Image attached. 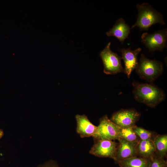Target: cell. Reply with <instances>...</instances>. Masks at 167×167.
I'll list each match as a JSON object with an SVG mask.
<instances>
[{
  "instance_id": "obj_1",
  "label": "cell",
  "mask_w": 167,
  "mask_h": 167,
  "mask_svg": "<svg viewBox=\"0 0 167 167\" xmlns=\"http://www.w3.org/2000/svg\"><path fill=\"white\" fill-rule=\"evenodd\" d=\"M132 85L134 87L133 92L135 100L150 107H155L165 98L164 91L152 83H141L134 82Z\"/></svg>"
},
{
  "instance_id": "obj_2",
  "label": "cell",
  "mask_w": 167,
  "mask_h": 167,
  "mask_svg": "<svg viewBox=\"0 0 167 167\" xmlns=\"http://www.w3.org/2000/svg\"><path fill=\"white\" fill-rule=\"evenodd\" d=\"M138 14L136 22L131 29L138 27L140 31H148L151 26L156 24H165L162 14L153 8L149 4L144 2L137 4Z\"/></svg>"
},
{
  "instance_id": "obj_3",
  "label": "cell",
  "mask_w": 167,
  "mask_h": 167,
  "mask_svg": "<svg viewBox=\"0 0 167 167\" xmlns=\"http://www.w3.org/2000/svg\"><path fill=\"white\" fill-rule=\"evenodd\" d=\"M135 70L141 79L152 83L162 74L163 67L161 62L149 59L144 54H142Z\"/></svg>"
},
{
  "instance_id": "obj_4",
  "label": "cell",
  "mask_w": 167,
  "mask_h": 167,
  "mask_svg": "<svg viewBox=\"0 0 167 167\" xmlns=\"http://www.w3.org/2000/svg\"><path fill=\"white\" fill-rule=\"evenodd\" d=\"M111 42H109L101 51L100 55L104 66V72L107 75H114L123 72L121 57L110 49Z\"/></svg>"
},
{
  "instance_id": "obj_5",
  "label": "cell",
  "mask_w": 167,
  "mask_h": 167,
  "mask_svg": "<svg viewBox=\"0 0 167 167\" xmlns=\"http://www.w3.org/2000/svg\"><path fill=\"white\" fill-rule=\"evenodd\" d=\"M141 38V42L149 51H163L166 47L167 29L158 30L152 34L144 32Z\"/></svg>"
},
{
  "instance_id": "obj_6",
  "label": "cell",
  "mask_w": 167,
  "mask_h": 167,
  "mask_svg": "<svg viewBox=\"0 0 167 167\" xmlns=\"http://www.w3.org/2000/svg\"><path fill=\"white\" fill-rule=\"evenodd\" d=\"M140 116V113L134 109H121L113 113L110 119L119 126L132 128Z\"/></svg>"
},
{
  "instance_id": "obj_7",
  "label": "cell",
  "mask_w": 167,
  "mask_h": 167,
  "mask_svg": "<svg viewBox=\"0 0 167 167\" xmlns=\"http://www.w3.org/2000/svg\"><path fill=\"white\" fill-rule=\"evenodd\" d=\"M93 138L94 140H118V126L109 119L107 115L104 116L99 119L97 132Z\"/></svg>"
},
{
  "instance_id": "obj_8",
  "label": "cell",
  "mask_w": 167,
  "mask_h": 167,
  "mask_svg": "<svg viewBox=\"0 0 167 167\" xmlns=\"http://www.w3.org/2000/svg\"><path fill=\"white\" fill-rule=\"evenodd\" d=\"M94 143L89 153L99 157H108L114 159L118 143L112 140H94Z\"/></svg>"
},
{
  "instance_id": "obj_9",
  "label": "cell",
  "mask_w": 167,
  "mask_h": 167,
  "mask_svg": "<svg viewBox=\"0 0 167 167\" xmlns=\"http://www.w3.org/2000/svg\"><path fill=\"white\" fill-rule=\"evenodd\" d=\"M114 160L116 163L121 161L137 156L136 147L138 142H130L119 139Z\"/></svg>"
},
{
  "instance_id": "obj_10",
  "label": "cell",
  "mask_w": 167,
  "mask_h": 167,
  "mask_svg": "<svg viewBox=\"0 0 167 167\" xmlns=\"http://www.w3.org/2000/svg\"><path fill=\"white\" fill-rule=\"evenodd\" d=\"M141 50V49L140 48L132 50L131 47L126 49L123 48L120 50L122 59H123L125 65L123 72L128 78L138 65V55Z\"/></svg>"
},
{
  "instance_id": "obj_11",
  "label": "cell",
  "mask_w": 167,
  "mask_h": 167,
  "mask_svg": "<svg viewBox=\"0 0 167 167\" xmlns=\"http://www.w3.org/2000/svg\"><path fill=\"white\" fill-rule=\"evenodd\" d=\"M77 123L76 131L82 138L91 136L96 134L97 126L93 124L85 114H77L75 116Z\"/></svg>"
},
{
  "instance_id": "obj_12",
  "label": "cell",
  "mask_w": 167,
  "mask_h": 167,
  "mask_svg": "<svg viewBox=\"0 0 167 167\" xmlns=\"http://www.w3.org/2000/svg\"><path fill=\"white\" fill-rule=\"evenodd\" d=\"M130 29L124 19L121 18L117 20L113 28L106 32V34L109 36L115 37L122 44L130 33Z\"/></svg>"
},
{
  "instance_id": "obj_13",
  "label": "cell",
  "mask_w": 167,
  "mask_h": 167,
  "mask_svg": "<svg viewBox=\"0 0 167 167\" xmlns=\"http://www.w3.org/2000/svg\"><path fill=\"white\" fill-rule=\"evenodd\" d=\"M138 156L150 158L155 154L153 141L151 140H140L136 147Z\"/></svg>"
},
{
  "instance_id": "obj_14",
  "label": "cell",
  "mask_w": 167,
  "mask_h": 167,
  "mask_svg": "<svg viewBox=\"0 0 167 167\" xmlns=\"http://www.w3.org/2000/svg\"><path fill=\"white\" fill-rule=\"evenodd\" d=\"M150 158L135 156L121 161L117 164L120 167H149Z\"/></svg>"
},
{
  "instance_id": "obj_15",
  "label": "cell",
  "mask_w": 167,
  "mask_h": 167,
  "mask_svg": "<svg viewBox=\"0 0 167 167\" xmlns=\"http://www.w3.org/2000/svg\"><path fill=\"white\" fill-rule=\"evenodd\" d=\"M156 154L159 157L165 159L167 153V135H157L153 140Z\"/></svg>"
},
{
  "instance_id": "obj_16",
  "label": "cell",
  "mask_w": 167,
  "mask_h": 167,
  "mask_svg": "<svg viewBox=\"0 0 167 167\" xmlns=\"http://www.w3.org/2000/svg\"><path fill=\"white\" fill-rule=\"evenodd\" d=\"M118 128L119 139L130 142H139L140 140L132 128L120 127L118 126Z\"/></svg>"
},
{
  "instance_id": "obj_17",
  "label": "cell",
  "mask_w": 167,
  "mask_h": 167,
  "mask_svg": "<svg viewBox=\"0 0 167 167\" xmlns=\"http://www.w3.org/2000/svg\"><path fill=\"white\" fill-rule=\"evenodd\" d=\"M134 131L137 135L140 140H153L155 139L157 133L154 131L146 130L141 127L135 125L132 128Z\"/></svg>"
},
{
  "instance_id": "obj_18",
  "label": "cell",
  "mask_w": 167,
  "mask_h": 167,
  "mask_svg": "<svg viewBox=\"0 0 167 167\" xmlns=\"http://www.w3.org/2000/svg\"><path fill=\"white\" fill-rule=\"evenodd\" d=\"M149 167H167V161L158 157L156 153L150 158Z\"/></svg>"
},
{
  "instance_id": "obj_19",
  "label": "cell",
  "mask_w": 167,
  "mask_h": 167,
  "mask_svg": "<svg viewBox=\"0 0 167 167\" xmlns=\"http://www.w3.org/2000/svg\"><path fill=\"white\" fill-rule=\"evenodd\" d=\"M37 167H59L55 161L50 160L40 164Z\"/></svg>"
},
{
  "instance_id": "obj_20",
  "label": "cell",
  "mask_w": 167,
  "mask_h": 167,
  "mask_svg": "<svg viewBox=\"0 0 167 167\" xmlns=\"http://www.w3.org/2000/svg\"><path fill=\"white\" fill-rule=\"evenodd\" d=\"M4 135L3 131L0 129V139L2 138Z\"/></svg>"
}]
</instances>
